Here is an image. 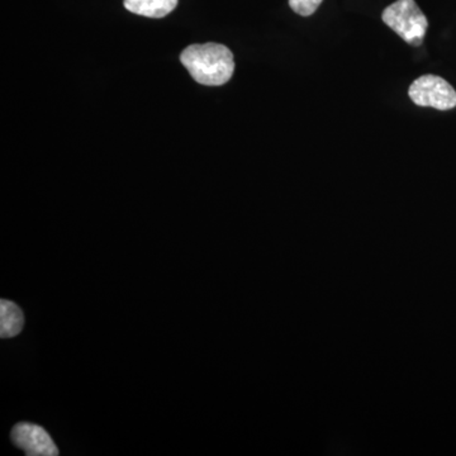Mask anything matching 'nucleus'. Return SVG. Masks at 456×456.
Wrapping results in <instances>:
<instances>
[{
    "label": "nucleus",
    "mask_w": 456,
    "mask_h": 456,
    "mask_svg": "<svg viewBox=\"0 0 456 456\" xmlns=\"http://www.w3.org/2000/svg\"><path fill=\"white\" fill-rule=\"evenodd\" d=\"M382 20L408 45L421 46L428 32V20L415 0H397L384 9Z\"/></svg>",
    "instance_id": "obj_2"
},
{
    "label": "nucleus",
    "mask_w": 456,
    "mask_h": 456,
    "mask_svg": "<svg viewBox=\"0 0 456 456\" xmlns=\"http://www.w3.org/2000/svg\"><path fill=\"white\" fill-rule=\"evenodd\" d=\"M178 5V0H125V8L131 13L149 18H163Z\"/></svg>",
    "instance_id": "obj_6"
},
{
    "label": "nucleus",
    "mask_w": 456,
    "mask_h": 456,
    "mask_svg": "<svg viewBox=\"0 0 456 456\" xmlns=\"http://www.w3.org/2000/svg\"><path fill=\"white\" fill-rule=\"evenodd\" d=\"M180 61L198 84L220 86L232 77L235 60L226 46L215 42L191 45L180 53Z\"/></svg>",
    "instance_id": "obj_1"
},
{
    "label": "nucleus",
    "mask_w": 456,
    "mask_h": 456,
    "mask_svg": "<svg viewBox=\"0 0 456 456\" xmlns=\"http://www.w3.org/2000/svg\"><path fill=\"white\" fill-rule=\"evenodd\" d=\"M25 326V317L16 303L7 299L0 301V338H14Z\"/></svg>",
    "instance_id": "obj_5"
},
{
    "label": "nucleus",
    "mask_w": 456,
    "mask_h": 456,
    "mask_svg": "<svg viewBox=\"0 0 456 456\" xmlns=\"http://www.w3.org/2000/svg\"><path fill=\"white\" fill-rule=\"evenodd\" d=\"M411 101L419 107L450 110L456 107V92L443 77L424 75L411 84L408 90Z\"/></svg>",
    "instance_id": "obj_3"
},
{
    "label": "nucleus",
    "mask_w": 456,
    "mask_h": 456,
    "mask_svg": "<svg viewBox=\"0 0 456 456\" xmlns=\"http://www.w3.org/2000/svg\"><path fill=\"white\" fill-rule=\"evenodd\" d=\"M322 0H289L290 8L302 17H310L320 7Z\"/></svg>",
    "instance_id": "obj_7"
},
{
    "label": "nucleus",
    "mask_w": 456,
    "mask_h": 456,
    "mask_svg": "<svg viewBox=\"0 0 456 456\" xmlns=\"http://www.w3.org/2000/svg\"><path fill=\"white\" fill-rule=\"evenodd\" d=\"M12 441L28 456L59 455V450L51 439L49 432L38 425L20 422L14 426L12 430Z\"/></svg>",
    "instance_id": "obj_4"
}]
</instances>
